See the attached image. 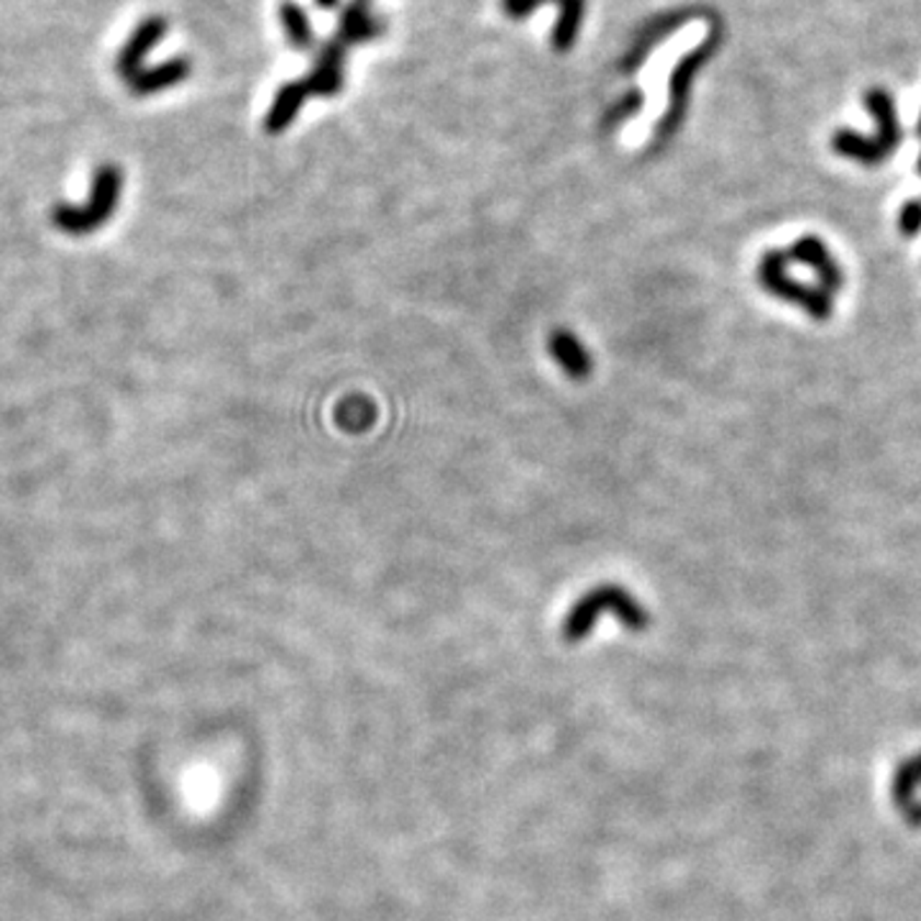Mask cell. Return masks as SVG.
<instances>
[{
	"mask_svg": "<svg viewBox=\"0 0 921 921\" xmlns=\"http://www.w3.org/2000/svg\"><path fill=\"white\" fill-rule=\"evenodd\" d=\"M344 59H346V44L333 36V39L323 47V55L318 59V67L310 78L287 82V85L279 88V93L274 95V103L269 113H266L264 128L266 134H281L285 128L292 124L297 113H300L302 103L313 95H336L344 88Z\"/></svg>",
	"mask_w": 921,
	"mask_h": 921,
	"instance_id": "6da1fadb",
	"label": "cell"
},
{
	"mask_svg": "<svg viewBox=\"0 0 921 921\" xmlns=\"http://www.w3.org/2000/svg\"><path fill=\"white\" fill-rule=\"evenodd\" d=\"M605 612L618 618L628 630H645L651 622L645 607L628 589H622V586H599V589H591L571 607L568 618L563 622V637L568 643L584 641Z\"/></svg>",
	"mask_w": 921,
	"mask_h": 921,
	"instance_id": "7a4b0ae2",
	"label": "cell"
},
{
	"mask_svg": "<svg viewBox=\"0 0 921 921\" xmlns=\"http://www.w3.org/2000/svg\"><path fill=\"white\" fill-rule=\"evenodd\" d=\"M722 47V26L714 24L712 32L706 34V39L699 44L696 49H691L689 55L681 57V62L674 67L671 82H668V111L666 116L660 118L656 126V134H653V149L660 151L668 141L679 134L683 124V116H687L689 97H691V82L696 80V74L704 70V65L717 55Z\"/></svg>",
	"mask_w": 921,
	"mask_h": 921,
	"instance_id": "3957f363",
	"label": "cell"
},
{
	"mask_svg": "<svg viewBox=\"0 0 921 921\" xmlns=\"http://www.w3.org/2000/svg\"><path fill=\"white\" fill-rule=\"evenodd\" d=\"M120 187H124V174L116 164H103L93 177V189L85 205H70L59 203L51 210V223L62 233L70 235H88L108 223V218L116 210Z\"/></svg>",
	"mask_w": 921,
	"mask_h": 921,
	"instance_id": "277c9868",
	"label": "cell"
},
{
	"mask_svg": "<svg viewBox=\"0 0 921 921\" xmlns=\"http://www.w3.org/2000/svg\"><path fill=\"white\" fill-rule=\"evenodd\" d=\"M788 264H791V258L786 251H779V249L765 251L756 272L760 287H763L768 295L779 297V300L783 302L796 304L798 310H804V313L814 318V321H829L834 313L832 295L825 292L821 287H811V285H806V281H798L791 277Z\"/></svg>",
	"mask_w": 921,
	"mask_h": 921,
	"instance_id": "5b68a950",
	"label": "cell"
},
{
	"mask_svg": "<svg viewBox=\"0 0 921 921\" xmlns=\"http://www.w3.org/2000/svg\"><path fill=\"white\" fill-rule=\"evenodd\" d=\"M791 262H798L804 266H809V269L817 274L819 279V287L825 289V292L834 295V292H842L844 289V269L842 264L837 262V258L829 254L827 243L819 239V235H802V239H796L791 243V249L786 251Z\"/></svg>",
	"mask_w": 921,
	"mask_h": 921,
	"instance_id": "8992f818",
	"label": "cell"
},
{
	"mask_svg": "<svg viewBox=\"0 0 921 921\" xmlns=\"http://www.w3.org/2000/svg\"><path fill=\"white\" fill-rule=\"evenodd\" d=\"M543 3H559L561 16L559 24L553 28V49L555 51H568L576 44L578 28H582L584 19V0H502V9L509 19L520 21L530 16L532 11L540 9Z\"/></svg>",
	"mask_w": 921,
	"mask_h": 921,
	"instance_id": "52a82bcc",
	"label": "cell"
},
{
	"mask_svg": "<svg viewBox=\"0 0 921 921\" xmlns=\"http://www.w3.org/2000/svg\"><path fill=\"white\" fill-rule=\"evenodd\" d=\"M691 19H694V11H687V9L671 11V13H664V16L651 19L648 24L641 28V34H637V39H635L633 47H630L625 59H622V72L633 74V72L641 70L645 57L651 55V49L658 47V44L664 42L668 34L676 32V28L687 26Z\"/></svg>",
	"mask_w": 921,
	"mask_h": 921,
	"instance_id": "ba28073f",
	"label": "cell"
},
{
	"mask_svg": "<svg viewBox=\"0 0 921 921\" xmlns=\"http://www.w3.org/2000/svg\"><path fill=\"white\" fill-rule=\"evenodd\" d=\"M865 108L875 120V139L894 154L903 141V128L898 124L894 95L883 88H871L865 93Z\"/></svg>",
	"mask_w": 921,
	"mask_h": 921,
	"instance_id": "9c48e42d",
	"label": "cell"
},
{
	"mask_svg": "<svg viewBox=\"0 0 921 921\" xmlns=\"http://www.w3.org/2000/svg\"><path fill=\"white\" fill-rule=\"evenodd\" d=\"M164 34H166V24L162 19L154 16L149 21H143V24L134 32L131 39H128L126 47L120 49V55H118V74H120V78H126L128 82H131L136 74L141 72L143 59H147L149 51L157 47L159 39H162Z\"/></svg>",
	"mask_w": 921,
	"mask_h": 921,
	"instance_id": "30bf717a",
	"label": "cell"
},
{
	"mask_svg": "<svg viewBox=\"0 0 921 921\" xmlns=\"http://www.w3.org/2000/svg\"><path fill=\"white\" fill-rule=\"evenodd\" d=\"M832 151L834 154H840L844 159H852V162L863 164V166H880L886 159L890 157V151L883 147V143L871 136H863L857 131H852V128H840V131L832 134Z\"/></svg>",
	"mask_w": 921,
	"mask_h": 921,
	"instance_id": "8fae6325",
	"label": "cell"
},
{
	"mask_svg": "<svg viewBox=\"0 0 921 921\" xmlns=\"http://www.w3.org/2000/svg\"><path fill=\"white\" fill-rule=\"evenodd\" d=\"M548 348L571 379H586L591 375V356L571 331H553V336L548 338Z\"/></svg>",
	"mask_w": 921,
	"mask_h": 921,
	"instance_id": "7c38bea8",
	"label": "cell"
},
{
	"mask_svg": "<svg viewBox=\"0 0 921 921\" xmlns=\"http://www.w3.org/2000/svg\"><path fill=\"white\" fill-rule=\"evenodd\" d=\"M379 28L382 26L371 19V0H352L348 9L344 11V16H341V26L336 36L346 44V47H352V44L375 39V36L379 34Z\"/></svg>",
	"mask_w": 921,
	"mask_h": 921,
	"instance_id": "4fadbf2b",
	"label": "cell"
},
{
	"mask_svg": "<svg viewBox=\"0 0 921 921\" xmlns=\"http://www.w3.org/2000/svg\"><path fill=\"white\" fill-rule=\"evenodd\" d=\"M189 74V62L187 59H172V62H164L154 67V70H141L136 78L128 82L134 90V95H154L159 90L174 88Z\"/></svg>",
	"mask_w": 921,
	"mask_h": 921,
	"instance_id": "5bb4252c",
	"label": "cell"
},
{
	"mask_svg": "<svg viewBox=\"0 0 921 921\" xmlns=\"http://www.w3.org/2000/svg\"><path fill=\"white\" fill-rule=\"evenodd\" d=\"M281 28H285L289 44L295 49H310L313 47V26H310L308 13H304L297 3H281L279 9Z\"/></svg>",
	"mask_w": 921,
	"mask_h": 921,
	"instance_id": "9a60e30c",
	"label": "cell"
},
{
	"mask_svg": "<svg viewBox=\"0 0 921 921\" xmlns=\"http://www.w3.org/2000/svg\"><path fill=\"white\" fill-rule=\"evenodd\" d=\"M336 421H338L341 428L361 433L364 428H367V425L375 423V405H371V402H367L364 398H352V400L341 402Z\"/></svg>",
	"mask_w": 921,
	"mask_h": 921,
	"instance_id": "2e32d148",
	"label": "cell"
},
{
	"mask_svg": "<svg viewBox=\"0 0 921 921\" xmlns=\"http://www.w3.org/2000/svg\"><path fill=\"white\" fill-rule=\"evenodd\" d=\"M919 786V771L913 760H903L901 765L896 768L894 775V802L906 811L913 804V794H917Z\"/></svg>",
	"mask_w": 921,
	"mask_h": 921,
	"instance_id": "e0dca14e",
	"label": "cell"
},
{
	"mask_svg": "<svg viewBox=\"0 0 921 921\" xmlns=\"http://www.w3.org/2000/svg\"><path fill=\"white\" fill-rule=\"evenodd\" d=\"M643 101H645V97H643L641 90H630V93L622 97L620 103H614L612 108L605 113V118H601V128H605V131H612V128L625 124L628 118L637 116V113L643 111Z\"/></svg>",
	"mask_w": 921,
	"mask_h": 921,
	"instance_id": "ac0fdd59",
	"label": "cell"
},
{
	"mask_svg": "<svg viewBox=\"0 0 921 921\" xmlns=\"http://www.w3.org/2000/svg\"><path fill=\"white\" fill-rule=\"evenodd\" d=\"M896 223L903 239H913V235L921 233V197H911V200L901 205Z\"/></svg>",
	"mask_w": 921,
	"mask_h": 921,
	"instance_id": "d6986e66",
	"label": "cell"
},
{
	"mask_svg": "<svg viewBox=\"0 0 921 921\" xmlns=\"http://www.w3.org/2000/svg\"><path fill=\"white\" fill-rule=\"evenodd\" d=\"M318 5H321V9H336L338 0H318Z\"/></svg>",
	"mask_w": 921,
	"mask_h": 921,
	"instance_id": "ffe728a7",
	"label": "cell"
},
{
	"mask_svg": "<svg viewBox=\"0 0 921 921\" xmlns=\"http://www.w3.org/2000/svg\"><path fill=\"white\" fill-rule=\"evenodd\" d=\"M913 763H917V771H919V783H921V756L913 758Z\"/></svg>",
	"mask_w": 921,
	"mask_h": 921,
	"instance_id": "44dd1931",
	"label": "cell"
},
{
	"mask_svg": "<svg viewBox=\"0 0 921 921\" xmlns=\"http://www.w3.org/2000/svg\"><path fill=\"white\" fill-rule=\"evenodd\" d=\"M917 136L921 139V113H919V120H917Z\"/></svg>",
	"mask_w": 921,
	"mask_h": 921,
	"instance_id": "7402d4cb",
	"label": "cell"
},
{
	"mask_svg": "<svg viewBox=\"0 0 921 921\" xmlns=\"http://www.w3.org/2000/svg\"><path fill=\"white\" fill-rule=\"evenodd\" d=\"M917 172L921 174V154H919V159H917Z\"/></svg>",
	"mask_w": 921,
	"mask_h": 921,
	"instance_id": "603a6c76",
	"label": "cell"
}]
</instances>
